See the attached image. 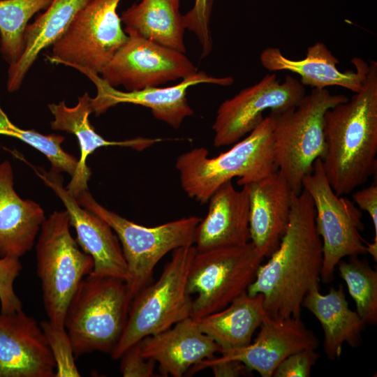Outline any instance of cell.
<instances>
[{
    "label": "cell",
    "mask_w": 377,
    "mask_h": 377,
    "mask_svg": "<svg viewBox=\"0 0 377 377\" xmlns=\"http://www.w3.org/2000/svg\"><path fill=\"white\" fill-rule=\"evenodd\" d=\"M268 258L259 266L247 293L261 295L265 311L271 316L300 318L306 294L319 286L323 263L314 205L306 190L294 195L287 229Z\"/></svg>",
    "instance_id": "cell-1"
},
{
    "label": "cell",
    "mask_w": 377,
    "mask_h": 377,
    "mask_svg": "<svg viewBox=\"0 0 377 377\" xmlns=\"http://www.w3.org/2000/svg\"><path fill=\"white\" fill-rule=\"evenodd\" d=\"M323 168L337 195L350 193L376 173L377 63L370 61L362 89L325 114Z\"/></svg>",
    "instance_id": "cell-2"
},
{
    "label": "cell",
    "mask_w": 377,
    "mask_h": 377,
    "mask_svg": "<svg viewBox=\"0 0 377 377\" xmlns=\"http://www.w3.org/2000/svg\"><path fill=\"white\" fill-rule=\"evenodd\" d=\"M273 126L272 117H265L244 138L216 157L209 158L203 147L180 154L175 168L183 191L190 198L205 204L219 186L234 177H238L237 184L243 186L276 170Z\"/></svg>",
    "instance_id": "cell-3"
},
{
    "label": "cell",
    "mask_w": 377,
    "mask_h": 377,
    "mask_svg": "<svg viewBox=\"0 0 377 377\" xmlns=\"http://www.w3.org/2000/svg\"><path fill=\"white\" fill-rule=\"evenodd\" d=\"M348 100L344 95L331 94L327 89H313L296 107L270 112L275 163L295 194L302 191V180L311 172L314 162L325 155V112Z\"/></svg>",
    "instance_id": "cell-4"
},
{
    "label": "cell",
    "mask_w": 377,
    "mask_h": 377,
    "mask_svg": "<svg viewBox=\"0 0 377 377\" xmlns=\"http://www.w3.org/2000/svg\"><path fill=\"white\" fill-rule=\"evenodd\" d=\"M130 304L124 280L92 274L84 277L64 320L75 357L96 351L110 354L126 327Z\"/></svg>",
    "instance_id": "cell-5"
},
{
    "label": "cell",
    "mask_w": 377,
    "mask_h": 377,
    "mask_svg": "<svg viewBox=\"0 0 377 377\" xmlns=\"http://www.w3.org/2000/svg\"><path fill=\"white\" fill-rule=\"evenodd\" d=\"M75 198L80 206L107 222L117 235L127 265L126 286L131 302L151 283L154 269L164 256L177 248L194 245L195 232L201 221L192 216L146 227L106 209L92 197L88 188Z\"/></svg>",
    "instance_id": "cell-6"
},
{
    "label": "cell",
    "mask_w": 377,
    "mask_h": 377,
    "mask_svg": "<svg viewBox=\"0 0 377 377\" xmlns=\"http://www.w3.org/2000/svg\"><path fill=\"white\" fill-rule=\"evenodd\" d=\"M67 211H55L43 222L35 243L36 272L48 320L64 326L68 306L80 283L93 270L92 258L70 231Z\"/></svg>",
    "instance_id": "cell-7"
},
{
    "label": "cell",
    "mask_w": 377,
    "mask_h": 377,
    "mask_svg": "<svg viewBox=\"0 0 377 377\" xmlns=\"http://www.w3.org/2000/svg\"><path fill=\"white\" fill-rule=\"evenodd\" d=\"M195 254L194 245L173 250L156 281L142 288L132 299L126 327L110 353L112 359H119L127 348L145 337L191 317L193 300L187 282Z\"/></svg>",
    "instance_id": "cell-8"
},
{
    "label": "cell",
    "mask_w": 377,
    "mask_h": 377,
    "mask_svg": "<svg viewBox=\"0 0 377 377\" xmlns=\"http://www.w3.org/2000/svg\"><path fill=\"white\" fill-rule=\"evenodd\" d=\"M264 257L250 242L244 245L198 253L188 276L193 300L191 317L197 320L217 312L247 292Z\"/></svg>",
    "instance_id": "cell-9"
},
{
    "label": "cell",
    "mask_w": 377,
    "mask_h": 377,
    "mask_svg": "<svg viewBox=\"0 0 377 377\" xmlns=\"http://www.w3.org/2000/svg\"><path fill=\"white\" fill-rule=\"evenodd\" d=\"M302 188L313 202L316 229L322 242L320 279L330 283L340 260L367 253L366 241L360 235L364 230L362 213L353 201L335 193L320 158L304 177Z\"/></svg>",
    "instance_id": "cell-10"
},
{
    "label": "cell",
    "mask_w": 377,
    "mask_h": 377,
    "mask_svg": "<svg viewBox=\"0 0 377 377\" xmlns=\"http://www.w3.org/2000/svg\"><path fill=\"white\" fill-rule=\"evenodd\" d=\"M121 0H91L52 45V63L100 75L128 40L117 10Z\"/></svg>",
    "instance_id": "cell-11"
},
{
    "label": "cell",
    "mask_w": 377,
    "mask_h": 377,
    "mask_svg": "<svg viewBox=\"0 0 377 377\" xmlns=\"http://www.w3.org/2000/svg\"><path fill=\"white\" fill-rule=\"evenodd\" d=\"M304 85L287 75L281 82L267 74L219 107L212 130L216 147L234 144L253 131L265 118L263 112H282L298 105L305 95Z\"/></svg>",
    "instance_id": "cell-12"
},
{
    "label": "cell",
    "mask_w": 377,
    "mask_h": 377,
    "mask_svg": "<svg viewBox=\"0 0 377 377\" xmlns=\"http://www.w3.org/2000/svg\"><path fill=\"white\" fill-rule=\"evenodd\" d=\"M196 72L184 53L131 35L100 75L110 86L121 85L132 91L184 79Z\"/></svg>",
    "instance_id": "cell-13"
},
{
    "label": "cell",
    "mask_w": 377,
    "mask_h": 377,
    "mask_svg": "<svg viewBox=\"0 0 377 377\" xmlns=\"http://www.w3.org/2000/svg\"><path fill=\"white\" fill-rule=\"evenodd\" d=\"M77 71L85 75L96 87V95L91 101L92 112L96 116L119 103L140 105L149 108L156 119L175 129L179 128L186 117L193 114L186 98V91L190 87L202 83L228 87L234 82L230 76L216 77L204 71H197L174 86L121 91L108 84L98 74L85 69Z\"/></svg>",
    "instance_id": "cell-14"
},
{
    "label": "cell",
    "mask_w": 377,
    "mask_h": 377,
    "mask_svg": "<svg viewBox=\"0 0 377 377\" xmlns=\"http://www.w3.org/2000/svg\"><path fill=\"white\" fill-rule=\"evenodd\" d=\"M43 182L61 199L67 211L71 226L76 232V241L93 259L90 274L101 276L128 279V268L119 240L112 228L103 219L80 205L63 186L60 173L46 171L26 161Z\"/></svg>",
    "instance_id": "cell-15"
},
{
    "label": "cell",
    "mask_w": 377,
    "mask_h": 377,
    "mask_svg": "<svg viewBox=\"0 0 377 377\" xmlns=\"http://www.w3.org/2000/svg\"><path fill=\"white\" fill-rule=\"evenodd\" d=\"M255 340L249 345L221 353L217 358L234 360L262 377H272L279 364L291 354L316 349L319 341L300 318H279L266 312Z\"/></svg>",
    "instance_id": "cell-16"
},
{
    "label": "cell",
    "mask_w": 377,
    "mask_h": 377,
    "mask_svg": "<svg viewBox=\"0 0 377 377\" xmlns=\"http://www.w3.org/2000/svg\"><path fill=\"white\" fill-rule=\"evenodd\" d=\"M55 363L40 324L22 309L0 312V377H54Z\"/></svg>",
    "instance_id": "cell-17"
},
{
    "label": "cell",
    "mask_w": 377,
    "mask_h": 377,
    "mask_svg": "<svg viewBox=\"0 0 377 377\" xmlns=\"http://www.w3.org/2000/svg\"><path fill=\"white\" fill-rule=\"evenodd\" d=\"M242 186L249 199L250 242L260 255L268 258L287 229L295 193L278 170Z\"/></svg>",
    "instance_id": "cell-18"
},
{
    "label": "cell",
    "mask_w": 377,
    "mask_h": 377,
    "mask_svg": "<svg viewBox=\"0 0 377 377\" xmlns=\"http://www.w3.org/2000/svg\"><path fill=\"white\" fill-rule=\"evenodd\" d=\"M208 202L207 214L195 232L198 253L250 242L249 199L244 186L237 190L228 180L216 188Z\"/></svg>",
    "instance_id": "cell-19"
},
{
    "label": "cell",
    "mask_w": 377,
    "mask_h": 377,
    "mask_svg": "<svg viewBox=\"0 0 377 377\" xmlns=\"http://www.w3.org/2000/svg\"><path fill=\"white\" fill-rule=\"evenodd\" d=\"M260 61L269 71H288L298 75L304 86L318 89L339 86L354 93L362 89L369 70V63L355 57L351 59L355 71H341L337 67L338 59L321 42L309 46L306 57L302 59L288 58L279 48L269 47L261 52Z\"/></svg>",
    "instance_id": "cell-20"
},
{
    "label": "cell",
    "mask_w": 377,
    "mask_h": 377,
    "mask_svg": "<svg viewBox=\"0 0 377 377\" xmlns=\"http://www.w3.org/2000/svg\"><path fill=\"white\" fill-rule=\"evenodd\" d=\"M139 343L143 357L154 360L163 376L181 377L194 365L221 350L191 317Z\"/></svg>",
    "instance_id": "cell-21"
},
{
    "label": "cell",
    "mask_w": 377,
    "mask_h": 377,
    "mask_svg": "<svg viewBox=\"0 0 377 377\" xmlns=\"http://www.w3.org/2000/svg\"><path fill=\"white\" fill-rule=\"evenodd\" d=\"M91 98L87 92L78 98L74 107L66 105L65 101L59 103H51L48 108L54 116L50 122L51 128L55 131H62L72 133L77 138L80 156L74 175L66 187L68 193L75 198L80 192L88 188V181L91 172L87 165L89 155L101 147L119 146L130 147L137 151H142L163 141L162 138L138 137L121 141L108 140L96 133L90 124L89 117L92 113Z\"/></svg>",
    "instance_id": "cell-22"
},
{
    "label": "cell",
    "mask_w": 377,
    "mask_h": 377,
    "mask_svg": "<svg viewBox=\"0 0 377 377\" xmlns=\"http://www.w3.org/2000/svg\"><path fill=\"white\" fill-rule=\"evenodd\" d=\"M10 163H0V256L21 258L32 249L45 220L43 209L14 189Z\"/></svg>",
    "instance_id": "cell-23"
},
{
    "label": "cell",
    "mask_w": 377,
    "mask_h": 377,
    "mask_svg": "<svg viewBox=\"0 0 377 377\" xmlns=\"http://www.w3.org/2000/svg\"><path fill=\"white\" fill-rule=\"evenodd\" d=\"M302 306L320 323L323 348L328 359H339L344 343L353 348L362 343L366 325L357 311L350 309L342 286L331 288L325 295L320 292L319 286L313 287L306 294Z\"/></svg>",
    "instance_id": "cell-24"
},
{
    "label": "cell",
    "mask_w": 377,
    "mask_h": 377,
    "mask_svg": "<svg viewBox=\"0 0 377 377\" xmlns=\"http://www.w3.org/2000/svg\"><path fill=\"white\" fill-rule=\"evenodd\" d=\"M91 0H52L45 11L27 26L24 50L19 59L8 69L7 90L17 91L44 49L52 46L65 32L76 15Z\"/></svg>",
    "instance_id": "cell-25"
},
{
    "label": "cell",
    "mask_w": 377,
    "mask_h": 377,
    "mask_svg": "<svg viewBox=\"0 0 377 377\" xmlns=\"http://www.w3.org/2000/svg\"><path fill=\"white\" fill-rule=\"evenodd\" d=\"M265 314L262 295L246 292L224 309L195 320L220 346L221 353L249 345Z\"/></svg>",
    "instance_id": "cell-26"
},
{
    "label": "cell",
    "mask_w": 377,
    "mask_h": 377,
    "mask_svg": "<svg viewBox=\"0 0 377 377\" xmlns=\"http://www.w3.org/2000/svg\"><path fill=\"white\" fill-rule=\"evenodd\" d=\"M180 0H142L123 11L120 17L128 36H138L186 53Z\"/></svg>",
    "instance_id": "cell-27"
},
{
    "label": "cell",
    "mask_w": 377,
    "mask_h": 377,
    "mask_svg": "<svg viewBox=\"0 0 377 377\" xmlns=\"http://www.w3.org/2000/svg\"><path fill=\"white\" fill-rule=\"evenodd\" d=\"M52 0H0V52L9 66L24 50V34L29 21Z\"/></svg>",
    "instance_id": "cell-28"
},
{
    "label": "cell",
    "mask_w": 377,
    "mask_h": 377,
    "mask_svg": "<svg viewBox=\"0 0 377 377\" xmlns=\"http://www.w3.org/2000/svg\"><path fill=\"white\" fill-rule=\"evenodd\" d=\"M337 268L346 282L356 305V311L365 325L377 323V272L358 256L342 259Z\"/></svg>",
    "instance_id": "cell-29"
},
{
    "label": "cell",
    "mask_w": 377,
    "mask_h": 377,
    "mask_svg": "<svg viewBox=\"0 0 377 377\" xmlns=\"http://www.w3.org/2000/svg\"><path fill=\"white\" fill-rule=\"evenodd\" d=\"M0 135L17 138L45 155L51 164L50 170L66 172L71 177L76 170L78 158L61 147L65 138L58 134L44 135L35 130H27L15 125L0 105Z\"/></svg>",
    "instance_id": "cell-30"
},
{
    "label": "cell",
    "mask_w": 377,
    "mask_h": 377,
    "mask_svg": "<svg viewBox=\"0 0 377 377\" xmlns=\"http://www.w3.org/2000/svg\"><path fill=\"white\" fill-rule=\"evenodd\" d=\"M39 324L55 363L54 377H80L73 344L65 327L48 320Z\"/></svg>",
    "instance_id": "cell-31"
},
{
    "label": "cell",
    "mask_w": 377,
    "mask_h": 377,
    "mask_svg": "<svg viewBox=\"0 0 377 377\" xmlns=\"http://www.w3.org/2000/svg\"><path fill=\"white\" fill-rule=\"evenodd\" d=\"M214 0H195L193 7L183 15L185 29L193 32L202 47L201 59L212 50L213 42L209 27Z\"/></svg>",
    "instance_id": "cell-32"
},
{
    "label": "cell",
    "mask_w": 377,
    "mask_h": 377,
    "mask_svg": "<svg viewBox=\"0 0 377 377\" xmlns=\"http://www.w3.org/2000/svg\"><path fill=\"white\" fill-rule=\"evenodd\" d=\"M22 265L20 258H0V309L3 313H13L22 309V304L15 291L14 282L20 275Z\"/></svg>",
    "instance_id": "cell-33"
},
{
    "label": "cell",
    "mask_w": 377,
    "mask_h": 377,
    "mask_svg": "<svg viewBox=\"0 0 377 377\" xmlns=\"http://www.w3.org/2000/svg\"><path fill=\"white\" fill-rule=\"evenodd\" d=\"M319 357L316 349H305L294 353L279 364L272 376L309 377Z\"/></svg>",
    "instance_id": "cell-34"
},
{
    "label": "cell",
    "mask_w": 377,
    "mask_h": 377,
    "mask_svg": "<svg viewBox=\"0 0 377 377\" xmlns=\"http://www.w3.org/2000/svg\"><path fill=\"white\" fill-rule=\"evenodd\" d=\"M139 342L127 348L119 357L120 372L124 377L155 376L156 362L143 357Z\"/></svg>",
    "instance_id": "cell-35"
},
{
    "label": "cell",
    "mask_w": 377,
    "mask_h": 377,
    "mask_svg": "<svg viewBox=\"0 0 377 377\" xmlns=\"http://www.w3.org/2000/svg\"><path fill=\"white\" fill-rule=\"evenodd\" d=\"M353 202L362 211L367 212L371 216L374 230V242L377 243V183L376 179L371 185L355 191L353 195Z\"/></svg>",
    "instance_id": "cell-36"
},
{
    "label": "cell",
    "mask_w": 377,
    "mask_h": 377,
    "mask_svg": "<svg viewBox=\"0 0 377 377\" xmlns=\"http://www.w3.org/2000/svg\"><path fill=\"white\" fill-rule=\"evenodd\" d=\"M366 247H367V253H369L373 257L374 260L376 261L377 243L374 242V241L372 242H366Z\"/></svg>",
    "instance_id": "cell-37"
}]
</instances>
